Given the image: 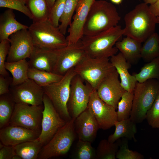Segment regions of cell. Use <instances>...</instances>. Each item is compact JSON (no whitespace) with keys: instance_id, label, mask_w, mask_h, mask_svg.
I'll return each mask as SVG.
<instances>
[{"instance_id":"obj_1","label":"cell","mask_w":159,"mask_h":159,"mask_svg":"<svg viewBox=\"0 0 159 159\" xmlns=\"http://www.w3.org/2000/svg\"><path fill=\"white\" fill-rule=\"evenodd\" d=\"M124 20L125 26L123 35L141 43L155 32L156 24L158 23L157 17L144 2L137 5L127 13Z\"/></svg>"},{"instance_id":"obj_2","label":"cell","mask_w":159,"mask_h":159,"mask_svg":"<svg viewBox=\"0 0 159 159\" xmlns=\"http://www.w3.org/2000/svg\"><path fill=\"white\" fill-rule=\"evenodd\" d=\"M120 19L113 4L104 0H96L84 25L83 35H93L109 29L117 25Z\"/></svg>"},{"instance_id":"obj_3","label":"cell","mask_w":159,"mask_h":159,"mask_svg":"<svg viewBox=\"0 0 159 159\" xmlns=\"http://www.w3.org/2000/svg\"><path fill=\"white\" fill-rule=\"evenodd\" d=\"M124 32V29L117 25L93 35H83L81 40L86 55L94 58H109L116 54L118 50L114 46Z\"/></svg>"},{"instance_id":"obj_4","label":"cell","mask_w":159,"mask_h":159,"mask_svg":"<svg viewBox=\"0 0 159 159\" xmlns=\"http://www.w3.org/2000/svg\"><path fill=\"white\" fill-rule=\"evenodd\" d=\"M28 30L35 47L49 50H55L68 45L65 35L58 27L54 26L48 19L33 22Z\"/></svg>"},{"instance_id":"obj_5","label":"cell","mask_w":159,"mask_h":159,"mask_svg":"<svg viewBox=\"0 0 159 159\" xmlns=\"http://www.w3.org/2000/svg\"><path fill=\"white\" fill-rule=\"evenodd\" d=\"M159 90V80L150 79L142 83L137 82L133 91L132 106L130 118L136 124L146 119Z\"/></svg>"},{"instance_id":"obj_6","label":"cell","mask_w":159,"mask_h":159,"mask_svg":"<svg viewBox=\"0 0 159 159\" xmlns=\"http://www.w3.org/2000/svg\"><path fill=\"white\" fill-rule=\"evenodd\" d=\"M76 73L74 67L69 69L60 80L42 87L61 117L67 122L72 118L68 111L69 100L71 81Z\"/></svg>"},{"instance_id":"obj_7","label":"cell","mask_w":159,"mask_h":159,"mask_svg":"<svg viewBox=\"0 0 159 159\" xmlns=\"http://www.w3.org/2000/svg\"><path fill=\"white\" fill-rule=\"evenodd\" d=\"M115 68L109 58H94L87 55L74 67L76 74L90 84L95 90Z\"/></svg>"},{"instance_id":"obj_8","label":"cell","mask_w":159,"mask_h":159,"mask_svg":"<svg viewBox=\"0 0 159 159\" xmlns=\"http://www.w3.org/2000/svg\"><path fill=\"white\" fill-rule=\"evenodd\" d=\"M75 119L72 118L57 132L49 142L43 146L37 158L47 159L63 155L68 152L75 138Z\"/></svg>"},{"instance_id":"obj_9","label":"cell","mask_w":159,"mask_h":159,"mask_svg":"<svg viewBox=\"0 0 159 159\" xmlns=\"http://www.w3.org/2000/svg\"><path fill=\"white\" fill-rule=\"evenodd\" d=\"M43 104L32 105L16 103L9 125L21 126L41 132Z\"/></svg>"},{"instance_id":"obj_10","label":"cell","mask_w":159,"mask_h":159,"mask_svg":"<svg viewBox=\"0 0 159 159\" xmlns=\"http://www.w3.org/2000/svg\"><path fill=\"white\" fill-rule=\"evenodd\" d=\"M84 81L78 75L72 78L67 104L68 109L72 118L76 119L87 107L91 93L94 90L88 83Z\"/></svg>"},{"instance_id":"obj_11","label":"cell","mask_w":159,"mask_h":159,"mask_svg":"<svg viewBox=\"0 0 159 159\" xmlns=\"http://www.w3.org/2000/svg\"><path fill=\"white\" fill-rule=\"evenodd\" d=\"M44 108L42 122V130L37 138L43 146L47 144L57 132L66 123L57 111L47 96L44 94Z\"/></svg>"},{"instance_id":"obj_12","label":"cell","mask_w":159,"mask_h":159,"mask_svg":"<svg viewBox=\"0 0 159 159\" xmlns=\"http://www.w3.org/2000/svg\"><path fill=\"white\" fill-rule=\"evenodd\" d=\"M56 56L52 72L64 75L86 55L81 39L77 42L56 50Z\"/></svg>"},{"instance_id":"obj_13","label":"cell","mask_w":159,"mask_h":159,"mask_svg":"<svg viewBox=\"0 0 159 159\" xmlns=\"http://www.w3.org/2000/svg\"><path fill=\"white\" fill-rule=\"evenodd\" d=\"M9 93L16 103L32 105L43 104L44 93L43 88L31 79L28 78L16 85H11Z\"/></svg>"},{"instance_id":"obj_14","label":"cell","mask_w":159,"mask_h":159,"mask_svg":"<svg viewBox=\"0 0 159 159\" xmlns=\"http://www.w3.org/2000/svg\"><path fill=\"white\" fill-rule=\"evenodd\" d=\"M87 108L97 122L100 128L108 129L114 126L117 120L116 110L101 99L96 90H94L91 94Z\"/></svg>"},{"instance_id":"obj_15","label":"cell","mask_w":159,"mask_h":159,"mask_svg":"<svg viewBox=\"0 0 159 159\" xmlns=\"http://www.w3.org/2000/svg\"><path fill=\"white\" fill-rule=\"evenodd\" d=\"M10 46L6 62H11L29 58L34 46L28 29H22L9 38Z\"/></svg>"},{"instance_id":"obj_16","label":"cell","mask_w":159,"mask_h":159,"mask_svg":"<svg viewBox=\"0 0 159 159\" xmlns=\"http://www.w3.org/2000/svg\"><path fill=\"white\" fill-rule=\"evenodd\" d=\"M115 68L102 81L96 90L99 97L108 105L117 109V105L125 91L119 79Z\"/></svg>"},{"instance_id":"obj_17","label":"cell","mask_w":159,"mask_h":159,"mask_svg":"<svg viewBox=\"0 0 159 159\" xmlns=\"http://www.w3.org/2000/svg\"><path fill=\"white\" fill-rule=\"evenodd\" d=\"M96 0H80L78 1L72 21L67 30L66 37L68 45L80 40L83 36V29L91 7Z\"/></svg>"},{"instance_id":"obj_18","label":"cell","mask_w":159,"mask_h":159,"mask_svg":"<svg viewBox=\"0 0 159 159\" xmlns=\"http://www.w3.org/2000/svg\"><path fill=\"white\" fill-rule=\"evenodd\" d=\"M41 132L20 126L9 125L0 129V142L4 145L14 146L37 138Z\"/></svg>"},{"instance_id":"obj_19","label":"cell","mask_w":159,"mask_h":159,"mask_svg":"<svg viewBox=\"0 0 159 159\" xmlns=\"http://www.w3.org/2000/svg\"><path fill=\"white\" fill-rule=\"evenodd\" d=\"M75 132L79 140L92 143L95 139L99 127L87 107L75 119Z\"/></svg>"},{"instance_id":"obj_20","label":"cell","mask_w":159,"mask_h":159,"mask_svg":"<svg viewBox=\"0 0 159 159\" xmlns=\"http://www.w3.org/2000/svg\"><path fill=\"white\" fill-rule=\"evenodd\" d=\"M110 61L120 76L122 87L126 91L133 92L137 81L134 75L130 74L128 72L131 64L120 52L111 57Z\"/></svg>"},{"instance_id":"obj_21","label":"cell","mask_w":159,"mask_h":159,"mask_svg":"<svg viewBox=\"0 0 159 159\" xmlns=\"http://www.w3.org/2000/svg\"><path fill=\"white\" fill-rule=\"evenodd\" d=\"M56 56L55 50L34 47L28 62L29 67L52 72Z\"/></svg>"},{"instance_id":"obj_22","label":"cell","mask_w":159,"mask_h":159,"mask_svg":"<svg viewBox=\"0 0 159 159\" xmlns=\"http://www.w3.org/2000/svg\"><path fill=\"white\" fill-rule=\"evenodd\" d=\"M13 9H8L0 16V41L8 39L13 33L29 27L17 21Z\"/></svg>"},{"instance_id":"obj_23","label":"cell","mask_w":159,"mask_h":159,"mask_svg":"<svg viewBox=\"0 0 159 159\" xmlns=\"http://www.w3.org/2000/svg\"><path fill=\"white\" fill-rule=\"evenodd\" d=\"M141 42L126 36L115 44L126 61L131 64L136 63L141 58Z\"/></svg>"},{"instance_id":"obj_24","label":"cell","mask_w":159,"mask_h":159,"mask_svg":"<svg viewBox=\"0 0 159 159\" xmlns=\"http://www.w3.org/2000/svg\"><path fill=\"white\" fill-rule=\"evenodd\" d=\"M136 124L130 118L120 121L117 120L114 124L115 131L109 136L107 140L110 142L114 143L121 138H125L136 142Z\"/></svg>"},{"instance_id":"obj_25","label":"cell","mask_w":159,"mask_h":159,"mask_svg":"<svg viewBox=\"0 0 159 159\" xmlns=\"http://www.w3.org/2000/svg\"><path fill=\"white\" fill-rule=\"evenodd\" d=\"M43 146L37 138L14 146L15 154L21 159H37Z\"/></svg>"},{"instance_id":"obj_26","label":"cell","mask_w":159,"mask_h":159,"mask_svg":"<svg viewBox=\"0 0 159 159\" xmlns=\"http://www.w3.org/2000/svg\"><path fill=\"white\" fill-rule=\"evenodd\" d=\"M5 66L6 69L12 75L11 85H15L21 84L28 79V71L29 67L26 59L11 62H6Z\"/></svg>"},{"instance_id":"obj_27","label":"cell","mask_w":159,"mask_h":159,"mask_svg":"<svg viewBox=\"0 0 159 159\" xmlns=\"http://www.w3.org/2000/svg\"><path fill=\"white\" fill-rule=\"evenodd\" d=\"M159 56V35L155 32L144 42L141 50V58L147 63Z\"/></svg>"},{"instance_id":"obj_28","label":"cell","mask_w":159,"mask_h":159,"mask_svg":"<svg viewBox=\"0 0 159 159\" xmlns=\"http://www.w3.org/2000/svg\"><path fill=\"white\" fill-rule=\"evenodd\" d=\"M32 16L33 22L48 19L50 9L46 0H25Z\"/></svg>"},{"instance_id":"obj_29","label":"cell","mask_w":159,"mask_h":159,"mask_svg":"<svg viewBox=\"0 0 159 159\" xmlns=\"http://www.w3.org/2000/svg\"><path fill=\"white\" fill-rule=\"evenodd\" d=\"M63 75L33 68L29 67L28 77L42 87L61 80Z\"/></svg>"},{"instance_id":"obj_30","label":"cell","mask_w":159,"mask_h":159,"mask_svg":"<svg viewBox=\"0 0 159 159\" xmlns=\"http://www.w3.org/2000/svg\"><path fill=\"white\" fill-rule=\"evenodd\" d=\"M16 104L10 93L0 95V129L9 125Z\"/></svg>"},{"instance_id":"obj_31","label":"cell","mask_w":159,"mask_h":159,"mask_svg":"<svg viewBox=\"0 0 159 159\" xmlns=\"http://www.w3.org/2000/svg\"><path fill=\"white\" fill-rule=\"evenodd\" d=\"M133 74L140 83L150 79L159 80V56L145 64L138 73Z\"/></svg>"},{"instance_id":"obj_32","label":"cell","mask_w":159,"mask_h":159,"mask_svg":"<svg viewBox=\"0 0 159 159\" xmlns=\"http://www.w3.org/2000/svg\"><path fill=\"white\" fill-rule=\"evenodd\" d=\"M120 142V139L112 143L103 139L99 143L96 150V159H115Z\"/></svg>"},{"instance_id":"obj_33","label":"cell","mask_w":159,"mask_h":159,"mask_svg":"<svg viewBox=\"0 0 159 159\" xmlns=\"http://www.w3.org/2000/svg\"><path fill=\"white\" fill-rule=\"evenodd\" d=\"M133 92L125 91L119 102L117 111V120L120 121L130 118L133 98Z\"/></svg>"},{"instance_id":"obj_34","label":"cell","mask_w":159,"mask_h":159,"mask_svg":"<svg viewBox=\"0 0 159 159\" xmlns=\"http://www.w3.org/2000/svg\"><path fill=\"white\" fill-rule=\"evenodd\" d=\"M78 1L77 0H66L63 14L60 19V24L58 27L60 32L66 34L67 28L70 25L73 14Z\"/></svg>"},{"instance_id":"obj_35","label":"cell","mask_w":159,"mask_h":159,"mask_svg":"<svg viewBox=\"0 0 159 159\" xmlns=\"http://www.w3.org/2000/svg\"><path fill=\"white\" fill-rule=\"evenodd\" d=\"M91 143L80 140L78 141L74 158L77 159H96V151L92 146Z\"/></svg>"},{"instance_id":"obj_36","label":"cell","mask_w":159,"mask_h":159,"mask_svg":"<svg viewBox=\"0 0 159 159\" xmlns=\"http://www.w3.org/2000/svg\"><path fill=\"white\" fill-rule=\"evenodd\" d=\"M120 140L116 158L119 159H143V155L136 151L130 150L128 148V140L124 138Z\"/></svg>"},{"instance_id":"obj_37","label":"cell","mask_w":159,"mask_h":159,"mask_svg":"<svg viewBox=\"0 0 159 159\" xmlns=\"http://www.w3.org/2000/svg\"><path fill=\"white\" fill-rule=\"evenodd\" d=\"M0 7L18 11L32 19V15L26 4L25 0H0Z\"/></svg>"},{"instance_id":"obj_38","label":"cell","mask_w":159,"mask_h":159,"mask_svg":"<svg viewBox=\"0 0 159 159\" xmlns=\"http://www.w3.org/2000/svg\"><path fill=\"white\" fill-rule=\"evenodd\" d=\"M146 119L152 127L159 128V90L153 105L147 112Z\"/></svg>"},{"instance_id":"obj_39","label":"cell","mask_w":159,"mask_h":159,"mask_svg":"<svg viewBox=\"0 0 159 159\" xmlns=\"http://www.w3.org/2000/svg\"><path fill=\"white\" fill-rule=\"evenodd\" d=\"M66 0H55L50 9L48 19L56 27L59 26V20L64 11Z\"/></svg>"},{"instance_id":"obj_40","label":"cell","mask_w":159,"mask_h":159,"mask_svg":"<svg viewBox=\"0 0 159 159\" xmlns=\"http://www.w3.org/2000/svg\"><path fill=\"white\" fill-rule=\"evenodd\" d=\"M10 46L9 39L1 41L0 43V74L4 76H9L5 68L6 60L8 54Z\"/></svg>"},{"instance_id":"obj_41","label":"cell","mask_w":159,"mask_h":159,"mask_svg":"<svg viewBox=\"0 0 159 159\" xmlns=\"http://www.w3.org/2000/svg\"><path fill=\"white\" fill-rule=\"evenodd\" d=\"M0 159H13L15 155L14 146L4 145L0 142Z\"/></svg>"},{"instance_id":"obj_42","label":"cell","mask_w":159,"mask_h":159,"mask_svg":"<svg viewBox=\"0 0 159 159\" xmlns=\"http://www.w3.org/2000/svg\"><path fill=\"white\" fill-rule=\"evenodd\" d=\"M12 81V78L0 74V95L9 93Z\"/></svg>"},{"instance_id":"obj_43","label":"cell","mask_w":159,"mask_h":159,"mask_svg":"<svg viewBox=\"0 0 159 159\" xmlns=\"http://www.w3.org/2000/svg\"><path fill=\"white\" fill-rule=\"evenodd\" d=\"M149 8L151 12L156 17H159V0L150 5Z\"/></svg>"},{"instance_id":"obj_44","label":"cell","mask_w":159,"mask_h":159,"mask_svg":"<svg viewBox=\"0 0 159 159\" xmlns=\"http://www.w3.org/2000/svg\"><path fill=\"white\" fill-rule=\"evenodd\" d=\"M48 5L51 9L53 6L55 0H46Z\"/></svg>"},{"instance_id":"obj_45","label":"cell","mask_w":159,"mask_h":159,"mask_svg":"<svg viewBox=\"0 0 159 159\" xmlns=\"http://www.w3.org/2000/svg\"><path fill=\"white\" fill-rule=\"evenodd\" d=\"M144 3L147 4H152L155 3L158 0H143Z\"/></svg>"},{"instance_id":"obj_46","label":"cell","mask_w":159,"mask_h":159,"mask_svg":"<svg viewBox=\"0 0 159 159\" xmlns=\"http://www.w3.org/2000/svg\"><path fill=\"white\" fill-rule=\"evenodd\" d=\"M111 1L115 4H119L123 0H110Z\"/></svg>"},{"instance_id":"obj_47","label":"cell","mask_w":159,"mask_h":159,"mask_svg":"<svg viewBox=\"0 0 159 159\" xmlns=\"http://www.w3.org/2000/svg\"><path fill=\"white\" fill-rule=\"evenodd\" d=\"M157 17V20L158 22V23L159 24V17Z\"/></svg>"},{"instance_id":"obj_48","label":"cell","mask_w":159,"mask_h":159,"mask_svg":"<svg viewBox=\"0 0 159 159\" xmlns=\"http://www.w3.org/2000/svg\"><path fill=\"white\" fill-rule=\"evenodd\" d=\"M78 1H79L80 0H77Z\"/></svg>"}]
</instances>
